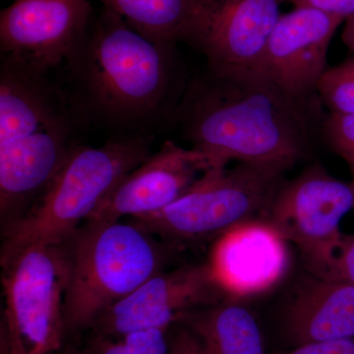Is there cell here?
I'll list each match as a JSON object with an SVG mask.
<instances>
[{"mask_svg": "<svg viewBox=\"0 0 354 354\" xmlns=\"http://www.w3.org/2000/svg\"><path fill=\"white\" fill-rule=\"evenodd\" d=\"M309 111L264 73L207 68L186 82L169 122L212 167L236 160L292 169L312 149Z\"/></svg>", "mask_w": 354, "mask_h": 354, "instance_id": "obj_1", "label": "cell"}, {"mask_svg": "<svg viewBox=\"0 0 354 354\" xmlns=\"http://www.w3.org/2000/svg\"><path fill=\"white\" fill-rule=\"evenodd\" d=\"M176 44L151 41L115 14L95 12L65 60L83 120L132 134L169 121L183 94Z\"/></svg>", "mask_w": 354, "mask_h": 354, "instance_id": "obj_2", "label": "cell"}, {"mask_svg": "<svg viewBox=\"0 0 354 354\" xmlns=\"http://www.w3.org/2000/svg\"><path fill=\"white\" fill-rule=\"evenodd\" d=\"M68 262L66 330L93 327L169 259V247L133 221H85L62 242Z\"/></svg>", "mask_w": 354, "mask_h": 354, "instance_id": "obj_3", "label": "cell"}, {"mask_svg": "<svg viewBox=\"0 0 354 354\" xmlns=\"http://www.w3.org/2000/svg\"><path fill=\"white\" fill-rule=\"evenodd\" d=\"M152 134H122L100 147L77 145L53 183L3 227L1 263L35 244H59L83 225L121 179L151 157Z\"/></svg>", "mask_w": 354, "mask_h": 354, "instance_id": "obj_4", "label": "cell"}, {"mask_svg": "<svg viewBox=\"0 0 354 354\" xmlns=\"http://www.w3.org/2000/svg\"><path fill=\"white\" fill-rule=\"evenodd\" d=\"M290 169L254 162L211 167L167 208L131 221L171 244L216 241L243 223L267 220Z\"/></svg>", "mask_w": 354, "mask_h": 354, "instance_id": "obj_5", "label": "cell"}, {"mask_svg": "<svg viewBox=\"0 0 354 354\" xmlns=\"http://www.w3.org/2000/svg\"><path fill=\"white\" fill-rule=\"evenodd\" d=\"M6 300L1 337L11 354L62 348L68 262L62 243L35 244L1 263Z\"/></svg>", "mask_w": 354, "mask_h": 354, "instance_id": "obj_6", "label": "cell"}, {"mask_svg": "<svg viewBox=\"0 0 354 354\" xmlns=\"http://www.w3.org/2000/svg\"><path fill=\"white\" fill-rule=\"evenodd\" d=\"M353 209V183L316 164L283 183L266 221L297 246L309 274L320 277L344 234L342 218Z\"/></svg>", "mask_w": 354, "mask_h": 354, "instance_id": "obj_7", "label": "cell"}, {"mask_svg": "<svg viewBox=\"0 0 354 354\" xmlns=\"http://www.w3.org/2000/svg\"><path fill=\"white\" fill-rule=\"evenodd\" d=\"M288 0H196L183 43L215 72L263 73L266 46Z\"/></svg>", "mask_w": 354, "mask_h": 354, "instance_id": "obj_8", "label": "cell"}, {"mask_svg": "<svg viewBox=\"0 0 354 354\" xmlns=\"http://www.w3.org/2000/svg\"><path fill=\"white\" fill-rule=\"evenodd\" d=\"M95 12L88 0H14L0 13L1 57L48 74L65 62Z\"/></svg>", "mask_w": 354, "mask_h": 354, "instance_id": "obj_9", "label": "cell"}, {"mask_svg": "<svg viewBox=\"0 0 354 354\" xmlns=\"http://www.w3.org/2000/svg\"><path fill=\"white\" fill-rule=\"evenodd\" d=\"M227 297L208 265H187L162 271L147 279L95 321V335L118 337L148 329L169 330L194 310L220 304Z\"/></svg>", "mask_w": 354, "mask_h": 354, "instance_id": "obj_10", "label": "cell"}, {"mask_svg": "<svg viewBox=\"0 0 354 354\" xmlns=\"http://www.w3.org/2000/svg\"><path fill=\"white\" fill-rule=\"evenodd\" d=\"M344 22L307 6L281 14L266 46L263 73L290 97L308 101L328 68L330 41Z\"/></svg>", "mask_w": 354, "mask_h": 354, "instance_id": "obj_11", "label": "cell"}, {"mask_svg": "<svg viewBox=\"0 0 354 354\" xmlns=\"http://www.w3.org/2000/svg\"><path fill=\"white\" fill-rule=\"evenodd\" d=\"M211 167L204 153L167 140L158 152L109 191L87 221H118L127 216L140 218L162 211Z\"/></svg>", "mask_w": 354, "mask_h": 354, "instance_id": "obj_12", "label": "cell"}, {"mask_svg": "<svg viewBox=\"0 0 354 354\" xmlns=\"http://www.w3.org/2000/svg\"><path fill=\"white\" fill-rule=\"evenodd\" d=\"M70 116L39 131L0 145V214L3 227L25 215L57 176L78 144Z\"/></svg>", "mask_w": 354, "mask_h": 354, "instance_id": "obj_13", "label": "cell"}, {"mask_svg": "<svg viewBox=\"0 0 354 354\" xmlns=\"http://www.w3.org/2000/svg\"><path fill=\"white\" fill-rule=\"evenodd\" d=\"M288 242L267 221H253L215 241L207 263L228 297H247L271 290L290 266Z\"/></svg>", "mask_w": 354, "mask_h": 354, "instance_id": "obj_14", "label": "cell"}, {"mask_svg": "<svg viewBox=\"0 0 354 354\" xmlns=\"http://www.w3.org/2000/svg\"><path fill=\"white\" fill-rule=\"evenodd\" d=\"M74 115L80 114L71 100L48 80L46 74L1 57L0 145Z\"/></svg>", "mask_w": 354, "mask_h": 354, "instance_id": "obj_15", "label": "cell"}, {"mask_svg": "<svg viewBox=\"0 0 354 354\" xmlns=\"http://www.w3.org/2000/svg\"><path fill=\"white\" fill-rule=\"evenodd\" d=\"M293 346L354 337V286L309 274L298 285L285 314Z\"/></svg>", "mask_w": 354, "mask_h": 354, "instance_id": "obj_16", "label": "cell"}, {"mask_svg": "<svg viewBox=\"0 0 354 354\" xmlns=\"http://www.w3.org/2000/svg\"><path fill=\"white\" fill-rule=\"evenodd\" d=\"M181 322L196 335L204 354H266L257 321L236 302L194 310Z\"/></svg>", "mask_w": 354, "mask_h": 354, "instance_id": "obj_17", "label": "cell"}, {"mask_svg": "<svg viewBox=\"0 0 354 354\" xmlns=\"http://www.w3.org/2000/svg\"><path fill=\"white\" fill-rule=\"evenodd\" d=\"M131 29L158 43H183L196 0H101Z\"/></svg>", "mask_w": 354, "mask_h": 354, "instance_id": "obj_18", "label": "cell"}, {"mask_svg": "<svg viewBox=\"0 0 354 354\" xmlns=\"http://www.w3.org/2000/svg\"><path fill=\"white\" fill-rule=\"evenodd\" d=\"M165 329L134 330L118 337L95 335L88 354H167L169 339Z\"/></svg>", "mask_w": 354, "mask_h": 354, "instance_id": "obj_19", "label": "cell"}, {"mask_svg": "<svg viewBox=\"0 0 354 354\" xmlns=\"http://www.w3.org/2000/svg\"><path fill=\"white\" fill-rule=\"evenodd\" d=\"M316 93L330 113L354 114V57L328 67Z\"/></svg>", "mask_w": 354, "mask_h": 354, "instance_id": "obj_20", "label": "cell"}, {"mask_svg": "<svg viewBox=\"0 0 354 354\" xmlns=\"http://www.w3.org/2000/svg\"><path fill=\"white\" fill-rule=\"evenodd\" d=\"M324 138L346 162L354 185V114L329 113L322 123Z\"/></svg>", "mask_w": 354, "mask_h": 354, "instance_id": "obj_21", "label": "cell"}, {"mask_svg": "<svg viewBox=\"0 0 354 354\" xmlns=\"http://www.w3.org/2000/svg\"><path fill=\"white\" fill-rule=\"evenodd\" d=\"M354 286V234H342L320 277Z\"/></svg>", "mask_w": 354, "mask_h": 354, "instance_id": "obj_22", "label": "cell"}, {"mask_svg": "<svg viewBox=\"0 0 354 354\" xmlns=\"http://www.w3.org/2000/svg\"><path fill=\"white\" fill-rule=\"evenodd\" d=\"M274 354H354V337L335 341L309 342L295 346V348L290 351Z\"/></svg>", "mask_w": 354, "mask_h": 354, "instance_id": "obj_23", "label": "cell"}, {"mask_svg": "<svg viewBox=\"0 0 354 354\" xmlns=\"http://www.w3.org/2000/svg\"><path fill=\"white\" fill-rule=\"evenodd\" d=\"M293 6H307L346 18L354 15V0H288Z\"/></svg>", "mask_w": 354, "mask_h": 354, "instance_id": "obj_24", "label": "cell"}, {"mask_svg": "<svg viewBox=\"0 0 354 354\" xmlns=\"http://www.w3.org/2000/svg\"><path fill=\"white\" fill-rule=\"evenodd\" d=\"M167 354H204L196 335L187 328L179 329L169 339Z\"/></svg>", "mask_w": 354, "mask_h": 354, "instance_id": "obj_25", "label": "cell"}, {"mask_svg": "<svg viewBox=\"0 0 354 354\" xmlns=\"http://www.w3.org/2000/svg\"><path fill=\"white\" fill-rule=\"evenodd\" d=\"M344 27L342 32L344 44L354 53V15L344 20Z\"/></svg>", "mask_w": 354, "mask_h": 354, "instance_id": "obj_26", "label": "cell"}, {"mask_svg": "<svg viewBox=\"0 0 354 354\" xmlns=\"http://www.w3.org/2000/svg\"><path fill=\"white\" fill-rule=\"evenodd\" d=\"M67 354H88V353H75V351H73V353H67Z\"/></svg>", "mask_w": 354, "mask_h": 354, "instance_id": "obj_27", "label": "cell"}]
</instances>
